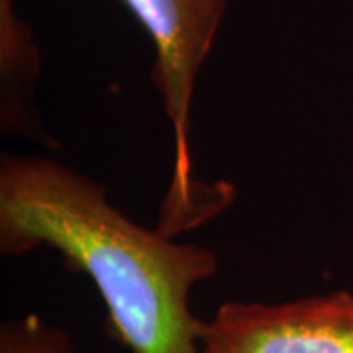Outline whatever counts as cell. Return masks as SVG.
<instances>
[{
	"label": "cell",
	"instance_id": "5b68a950",
	"mask_svg": "<svg viewBox=\"0 0 353 353\" xmlns=\"http://www.w3.org/2000/svg\"><path fill=\"white\" fill-rule=\"evenodd\" d=\"M0 353H77V347L63 328L26 314L0 324Z\"/></svg>",
	"mask_w": 353,
	"mask_h": 353
},
{
	"label": "cell",
	"instance_id": "3957f363",
	"mask_svg": "<svg viewBox=\"0 0 353 353\" xmlns=\"http://www.w3.org/2000/svg\"><path fill=\"white\" fill-rule=\"evenodd\" d=\"M202 353H353V292L228 301L204 320Z\"/></svg>",
	"mask_w": 353,
	"mask_h": 353
},
{
	"label": "cell",
	"instance_id": "6da1fadb",
	"mask_svg": "<svg viewBox=\"0 0 353 353\" xmlns=\"http://www.w3.org/2000/svg\"><path fill=\"white\" fill-rule=\"evenodd\" d=\"M50 248L101 294L130 353H202L204 320L190 294L218 271V255L176 241L116 208L106 185L46 155L0 157V253Z\"/></svg>",
	"mask_w": 353,
	"mask_h": 353
},
{
	"label": "cell",
	"instance_id": "7a4b0ae2",
	"mask_svg": "<svg viewBox=\"0 0 353 353\" xmlns=\"http://www.w3.org/2000/svg\"><path fill=\"white\" fill-rule=\"evenodd\" d=\"M152 39V81L173 130V171L157 228L176 238L204 226L232 204L230 183H204L194 175L189 126L194 90L222 28L230 0H122Z\"/></svg>",
	"mask_w": 353,
	"mask_h": 353
},
{
	"label": "cell",
	"instance_id": "277c9868",
	"mask_svg": "<svg viewBox=\"0 0 353 353\" xmlns=\"http://www.w3.org/2000/svg\"><path fill=\"white\" fill-rule=\"evenodd\" d=\"M41 79V51L14 0H0V132L4 136L57 148L36 104Z\"/></svg>",
	"mask_w": 353,
	"mask_h": 353
}]
</instances>
